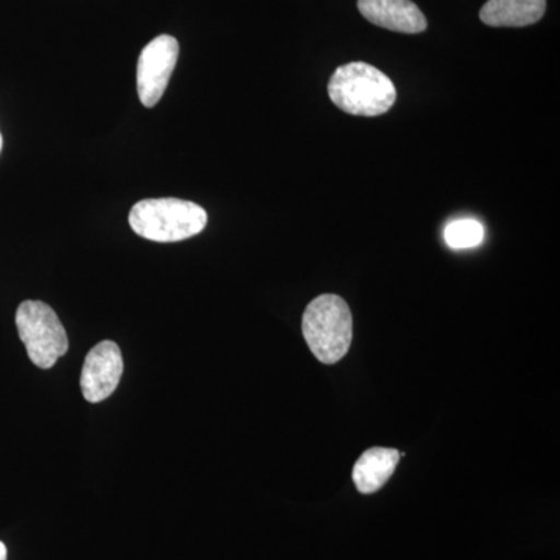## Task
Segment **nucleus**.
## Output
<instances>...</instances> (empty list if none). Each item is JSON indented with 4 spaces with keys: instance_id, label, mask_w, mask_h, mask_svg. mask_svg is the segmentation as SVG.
I'll list each match as a JSON object with an SVG mask.
<instances>
[{
    "instance_id": "nucleus-9",
    "label": "nucleus",
    "mask_w": 560,
    "mask_h": 560,
    "mask_svg": "<svg viewBox=\"0 0 560 560\" xmlns=\"http://www.w3.org/2000/svg\"><path fill=\"white\" fill-rule=\"evenodd\" d=\"M396 448L374 447L360 456L353 467L352 478L361 493H374L388 482L399 464Z\"/></svg>"
},
{
    "instance_id": "nucleus-4",
    "label": "nucleus",
    "mask_w": 560,
    "mask_h": 560,
    "mask_svg": "<svg viewBox=\"0 0 560 560\" xmlns=\"http://www.w3.org/2000/svg\"><path fill=\"white\" fill-rule=\"evenodd\" d=\"M16 326L28 359L40 370H50L68 353V334L46 302H22L16 312Z\"/></svg>"
},
{
    "instance_id": "nucleus-11",
    "label": "nucleus",
    "mask_w": 560,
    "mask_h": 560,
    "mask_svg": "<svg viewBox=\"0 0 560 560\" xmlns=\"http://www.w3.org/2000/svg\"><path fill=\"white\" fill-rule=\"evenodd\" d=\"M0 560H7V547L0 541Z\"/></svg>"
},
{
    "instance_id": "nucleus-10",
    "label": "nucleus",
    "mask_w": 560,
    "mask_h": 560,
    "mask_svg": "<svg viewBox=\"0 0 560 560\" xmlns=\"http://www.w3.org/2000/svg\"><path fill=\"white\" fill-rule=\"evenodd\" d=\"M445 243L452 249H469L485 241V228L480 221L464 219L452 221L444 231Z\"/></svg>"
},
{
    "instance_id": "nucleus-6",
    "label": "nucleus",
    "mask_w": 560,
    "mask_h": 560,
    "mask_svg": "<svg viewBox=\"0 0 560 560\" xmlns=\"http://www.w3.org/2000/svg\"><path fill=\"white\" fill-rule=\"evenodd\" d=\"M124 374V357L114 341L98 342L84 360L80 386L84 399L98 404L108 399L119 386Z\"/></svg>"
},
{
    "instance_id": "nucleus-12",
    "label": "nucleus",
    "mask_w": 560,
    "mask_h": 560,
    "mask_svg": "<svg viewBox=\"0 0 560 560\" xmlns=\"http://www.w3.org/2000/svg\"><path fill=\"white\" fill-rule=\"evenodd\" d=\"M2 145H3V139H2V135H0V151H2Z\"/></svg>"
},
{
    "instance_id": "nucleus-3",
    "label": "nucleus",
    "mask_w": 560,
    "mask_h": 560,
    "mask_svg": "<svg viewBox=\"0 0 560 560\" xmlns=\"http://www.w3.org/2000/svg\"><path fill=\"white\" fill-rule=\"evenodd\" d=\"M302 334L313 355L324 364H335L349 352L353 337L352 313L337 294L315 298L302 316Z\"/></svg>"
},
{
    "instance_id": "nucleus-5",
    "label": "nucleus",
    "mask_w": 560,
    "mask_h": 560,
    "mask_svg": "<svg viewBox=\"0 0 560 560\" xmlns=\"http://www.w3.org/2000/svg\"><path fill=\"white\" fill-rule=\"evenodd\" d=\"M179 57L178 40L171 35H161L151 40L140 54L138 61V94L145 108L160 103L167 90L173 70Z\"/></svg>"
},
{
    "instance_id": "nucleus-1",
    "label": "nucleus",
    "mask_w": 560,
    "mask_h": 560,
    "mask_svg": "<svg viewBox=\"0 0 560 560\" xmlns=\"http://www.w3.org/2000/svg\"><path fill=\"white\" fill-rule=\"evenodd\" d=\"M330 101L352 116L377 117L396 103L393 81L368 62H349L335 70L329 81Z\"/></svg>"
},
{
    "instance_id": "nucleus-7",
    "label": "nucleus",
    "mask_w": 560,
    "mask_h": 560,
    "mask_svg": "<svg viewBox=\"0 0 560 560\" xmlns=\"http://www.w3.org/2000/svg\"><path fill=\"white\" fill-rule=\"evenodd\" d=\"M364 20L386 31L416 35L427 31L422 11L411 0H359Z\"/></svg>"
},
{
    "instance_id": "nucleus-2",
    "label": "nucleus",
    "mask_w": 560,
    "mask_h": 560,
    "mask_svg": "<svg viewBox=\"0 0 560 560\" xmlns=\"http://www.w3.org/2000/svg\"><path fill=\"white\" fill-rule=\"evenodd\" d=\"M130 224L147 241L173 243L200 234L208 224V213L191 201L151 198L132 206Z\"/></svg>"
},
{
    "instance_id": "nucleus-8",
    "label": "nucleus",
    "mask_w": 560,
    "mask_h": 560,
    "mask_svg": "<svg viewBox=\"0 0 560 560\" xmlns=\"http://www.w3.org/2000/svg\"><path fill=\"white\" fill-rule=\"evenodd\" d=\"M547 0H488L480 11L489 27H528L544 18Z\"/></svg>"
}]
</instances>
